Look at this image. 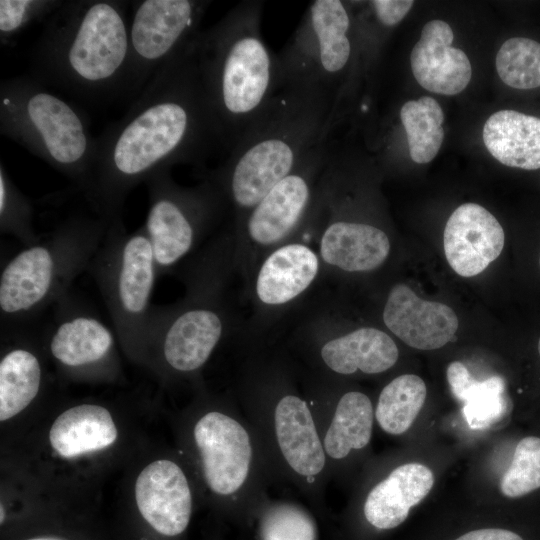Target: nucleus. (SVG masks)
I'll use <instances>...</instances> for the list:
<instances>
[{"instance_id": "f257e3e1", "label": "nucleus", "mask_w": 540, "mask_h": 540, "mask_svg": "<svg viewBox=\"0 0 540 540\" xmlns=\"http://www.w3.org/2000/svg\"><path fill=\"white\" fill-rule=\"evenodd\" d=\"M194 42L161 67L125 115L97 138L84 195L108 222L122 217L128 194L159 170L176 164L203 166L215 150L222 149L195 61Z\"/></svg>"}, {"instance_id": "f03ea898", "label": "nucleus", "mask_w": 540, "mask_h": 540, "mask_svg": "<svg viewBox=\"0 0 540 540\" xmlns=\"http://www.w3.org/2000/svg\"><path fill=\"white\" fill-rule=\"evenodd\" d=\"M262 1H243L201 31L194 55L222 149L229 152L280 88L277 54L262 36Z\"/></svg>"}, {"instance_id": "7ed1b4c3", "label": "nucleus", "mask_w": 540, "mask_h": 540, "mask_svg": "<svg viewBox=\"0 0 540 540\" xmlns=\"http://www.w3.org/2000/svg\"><path fill=\"white\" fill-rule=\"evenodd\" d=\"M331 112L332 104L322 94L280 85L264 113L224 162L203 172L223 193L234 222L329 137Z\"/></svg>"}, {"instance_id": "20e7f679", "label": "nucleus", "mask_w": 540, "mask_h": 540, "mask_svg": "<svg viewBox=\"0 0 540 540\" xmlns=\"http://www.w3.org/2000/svg\"><path fill=\"white\" fill-rule=\"evenodd\" d=\"M126 1H64L32 54L34 78L75 95L124 93L129 64Z\"/></svg>"}, {"instance_id": "39448f33", "label": "nucleus", "mask_w": 540, "mask_h": 540, "mask_svg": "<svg viewBox=\"0 0 540 540\" xmlns=\"http://www.w3.org/2000/svg\"><path fill=\"white\" fill-rule=\"evenodd\" d=\"M244 415L264 451L272 482L321 505L330 479L311 405L283 360H251L240 383Z\"/></svg>"}, {"instance_id": "423d86ee", "label": "nucleus", "mask_w": 540, "mask_h": 540, "mask_svg": "<svg viewBox=\"0 0 540 540\" xmlns=\"http://www.w3.org/2000/svg\"><path fill=\"white\" fill-rule=\"evenodd\" d=\"M233 250L231 234L216 237L181 268L184 297L152 306L144 353L151 350L171 375H195L229 333L225 288L234 269Z\"/></svg>"}, {"instance_id": "0eeeda50", "label": "nucleus", "mask_w": 540, "mask_h": 540, "mask_svg": "<svg viewBox=\"0 0 540 540\" xmlns=\"http://www.w3.org/2000/svg\"><path fill=\"white\" fill-rule=\"evenodd\" d=\"M108 224L98 215H74L11 256L0 273L1 327H22L67 295L88 270Z\"/></svg>"}, {"instance_id": "6e6552de", "label": "nucleus", "mask_w": 540, "mask_h": 540, "mask_svg": "<svg viewBox=\"0 0 540 540\" xmlns=\"http://www.w3.org/2000/svg\"><path fill=\"white\" fill-rule=\"evenodd\" d=\"M0 132L87 189L97 138L83 114L47 90L33 76L7 78L0 85Z\"/></svg>"}, {"instance_id": "1a4fd4ad", "label": "nucleus", "mask_w": 540, "mask_h": 540, "mask_svg": "<svg viewBox=\"0 0 540 540\" xmlns=\"http://www.w3.org/2000/svg\"><path fill=\"white\" fill-rule=\"evenodd\" d=\"M201 481L221 504L259 513L272 482L261 442L246 416L224 405L197 412L187 433Z\"/></svg>"}, {"instance_id": "9d476101", "label": "nucleus", "mask_w": 540, "mask_h": 540, "mask_svg": "<svg viewBox=\"0 0 540 540\" xmlns=\"http://www.w3.org/2000/svg\"><path fill=\"white\" fill-rule=\"evenodd\" d=\"M94 279L122 345L144 353L151 298L159 277L143 226L128 232L122 217L111 220L87 270Z\"/></svg>"}, {"instance_id": "9b49d317", "label": "nucleus", "mask_w": 540, "mask_h": 540, "mask_svg": "<svg viewBox=\"0 0 540 540\" xmlns=\"http://www.w3.org/2000/svg\"><path fill=\"white\" fill-rule=\"evenodd\" d=\"M352 17L341 0H314L277 54L280 85L325 96L332 104L328 128L340 108L346 72L354 54Z\"/></svg>"}, {"instance_id": "f8f14e48", "label": "nucleus", "mask_w": 540, "mask_h": 540, "mask_svg": "<svg viewBox=\"0 0 540 540\" xmlns=\"http://www.w3.org/2000/svg\"><path fill=\"white\" fill-rule=\"evenodd\" d=\"M148 210L142 225L150 241L159 277L186 261L228 209L218 186L208 177L192 187L177 184L171 169L145 182Z\"/></svg>"}, {"instance_id": "ddd939ff", "label": "nucleus", "mask_w": 540, "mask_h": 540, "mask_svg": "<svg viewBox=\"0 0 540 540\" xmlns=\"http://www.w3.org/2000/svg\"><path fill=\"white\" fill-rule=\"evenodd\" d=\"M331 147L332 137L320 142L290 174L234 222V258L244 250L261 258L301 233L313 210Z\"/></svg>"}, {"instance_id": "4468645a", "label": "nucleus", "mask_w": 540, "mask_h": 540, "mask_svg": "<svg viewBox=\"0 0 540 540\" xmlns=\"http://www.w3.org/2000/svg\"><path fill=\"white\" fill-rule=\"evenodd\" d=\"M211 1L138 0L132 2L129 64L125 92L139 95L156 72L196 39Z\"/></svg>"}, {"instance_id": "2eb2a0df", "label": "nucleus", "mask_w": 540, "mask_h": 540, "mask_svg": "<svg viewBox=\"0 0 540 540\" xmlns=\"http://www.w3.org/2000/svg\"><path fill=\"white\" fill-rule=\"evenodd\" d=\"M303 391L314 414L331 478L369 446L374 406L365 393L338 392L330 379L313 374L306 377Z\"/></svg>"}, {"instance_id": "dca6fc26", "label": "nucleus", "mask_w": 540, "mask_h": 540, "mask_svg": "<svg viewBox=\"0 0 540 540\" xmlns=\"http://www.w3.org/2000/svg\"><path fill=\"white\" fill-rule=\"evenodd\" d=\"M315 234L324 269L346 273L369 272L380 267L390 253L388 235L368 222L345 217L318 195L308 220Z\"/></svg>"}, {"instance_id": "f3484780", "label": "nucleus", "mask_w": 540, "mask_h": 540, "mask_svg": "<svg viewBox=\"0 0 540 540\" xmlns=\"http://www.w3.org/2000/svg\"><path fill=\"white\" fill-rule=\"evenodd\" d=\"M48 327V350L69 371L110 370L115 335L102 319L70 292L54 306Z\"/></svg>"}, {"instance_id": "a211bd4d", "label": "nucleus", "mask_w": 540, "mask_h": 540, "mask_svg": "<svg viewBox=\"0 0 540 540\" xmlns=\"http://www.w3.org/2000/svg\"><path fill=\"white\" fill-rule=\"evenodd\" d=\"M306 348L311 374L328 379L384 373L399 357L394 340L386 332L369 326L342 334H328L320 327L314 330Z\"/></svg>"}, {"instance_id": "6ab92c4d", "label": "nucleus", "mask_w": 540, "mask_h": 540, "mask_svg": "<svg viewBox=\"0 0 540 540\" xmlns=\"http://www.w3.org/2000/svg\"><path fill=\"white\" fill-rule=\"evenodd\" d=\"M141 520L153 536L181 537L190 524L193 493L184 469L170 459H158L139 473L134 487Z\"/></svg>"}, {"instance_id": "aec40b11", "label": "nucleus", "mask_w": 540, "mask_h": 540, "mask_svg": "<svg viewBox=\"0 0 540 540\" xmlns=\"http://www.w3.org/2000/svg\"><path fill=\"white\" fill-rule=\"evenodd\" d=\"M322 263L317 251L296 238L262 256L252 281L260 309L277 311L298 301L317 281Z\"/></svg>"}, {"instance_id": "412c9836", "label": "nucleus", "mask_w": 540, "mask_h": 540, "mask_svg": "<svg viewBox=\"0 0 540 540\" xmlns=\"http://www.w3.org/2000/svg\"><path fill=\"white\" fill-rule=\"evenodd\" d=\"M505 235L498 220L476 203L460 205L444 229V252L450 267L462 277L483 272L501 254Z\"/></svg>"}, {"instance_id": "4be33fe9", "label": "nucleus", "mask_w": 540, "mask_h": 540, "mask_svg": "<svg viewBox=\"0 0 540 540\" xmlns=\"http://www.w3.org/2000/svg\"><path fill=\"white\" fill-rule=\"evenodd\" d=\"M382 318L391 333L408 346L420 350L443 347L458 329V318L452 308L421 299L402 283L389 291Z\"/></svg>"}, {"instance_id": "5701e85b", "label": "nucleus", "mask_w": 540, "mask_h": 540, "mask_svg": "<svg viewBox=\"0 0 540 540\" xmlns=\"http://www.w3.org/2000/svg\"><path fill=\"white\" fill-rule=\"evenodd\" d=\"M453 39L452 28L443 20H431L423 27L410 64L416 81L426 90L455 95L470 82V61L464 51L452 47Z\"/></svg>"}, {"instance_id": "b1692460", "label": "nucleus", "mask_w": 540, "mask_h": 540, "mask_svg": "<svg viewBox=\"0 0 540 540\" xmlns=\"http://www.w3.org/2000/svg\"><path fill=\"white\" fill-rule=\"evenodd\" d=\"M434 484L432 471L420 463H405L392 469L366 493L362 505L365 521L377 530L402 524L410 509L419 504Z\"/></svg>"}, {"instance_id": "393cba45", "label": "nucleus", "mask_w": 540, "mask_h": 540, "mask_svg": "<svg viewBox=\"0 0 540 540\" xmlns=\"http://www.w3.org/2000/svg\"><path fill=\"white\" fill-rule=\"evenodd\" d=\"M117 435L108 409L83 403L66 409L54 420L49 442L60 457L71 459L110 447Z\"/></svg>"}, {"instance_id": "a878e982", "label": "nucleus", "mask_w": 540, "mask_h": 540, "mask_svg": "<svg viewBox=\"0 0 540 540\" xmlns=\"http://www.w3.org/2000/svg\"><path fill=\"white\" fill-rule=\"evenodd\" d=\"M483 141L500 163L525 170L540 168V118L515 110L492 114L483 127Z\"/></svg>"}, {"instance_id": "bb28decb", "label": "nucleus", "mask_w": 540, "mask_h": 540, "mask_svg": "<svg viewBox=\"0 0 540 540\" xmlns=\"http://www.w3.org/2000/svg\"><path fill=\"white\" fill-rule=\"evenodd\" d=\"M44 379L41 360L24 341L5 348L0 360V420L7 421L37 397Z\"/></svg>"}, {"instance_id": "cd10ccee", "label": "nucleus", "mask_w": 540, "mask_h": 540, "mask_svg": "<svg viewBox=\"0 0 540 540\" xmlns=\"http://www.w3.org/2000/svg\"><path fill=\"white\" fill-rule=\"evenodd\" d=\"M426 385L414 374H402L381 390L374 409L375 420L390 435L408 431L426 399Z\"/></svg>"}, {"instance_id": "c85d7f7f", "label": "nucleus", "mask_w": 540, "mask_h": 540, "mask_svg": "<svg viewBox=\"0 0 540 540\" xmlns=\"http://www.w3.org/2000/svg\"><path fill=\"white\" fill-rule=\"evenodd\" d=\"M404 127L409 154L418 163H428L435 158L444 139V113L432 97L405 102L399 111Z\"/></svg>"}, {"instance_id": "c756f323", "label": "nucleus", "mask_w": 540, "mask_h": 540, "mask_svg": "<svg viewBox=\"0 0 540 540\" xmlns=\"http://www.w3.org/2000/svg\"><path fill=\"white\" fill-rule=\"evenodd\" d=\"M455 398L463 403V415L473 430H483L498 423L512 408L500 376L483 381L472 377Z\"/></svg>"}, {"instance_id": "7c9ffc66", "label": "nucleus", "mask_w": 540, "mask_h": 540, "mask_svg": "<svg viewBox=\"0 0 540 540\" xmlns=\"http://www.w3.org/2000/svg\"><path fill=\"white\" fill-rule=\"evenodd\" d=\"M257 516L261 540H317L315 521L300 504L268 498Z\"/></svg>"}, {"instance_id": "2f4dec72", "label": "nucleus", "mask_w": 540, "mask_h": 540, "mask_svg": "<svg viewBox=\"0 0 540 540\" xmlns=\"http://www.w3.org/2000/svg\"><path fill=\"white\" fill-rule=\"evenodd\" d=\"M500 79L515 89L540 86V43L525 37H513L500 47L495 60Z\"/></svg>"}, {"instance_id": "473e14b6", "label": "nucleus", "mask_w": 540, "mask_h": 540, "mask_svg": "<svg viewBox=\"0 0 540 540\" xmlns=\"http://www.w3.org/2000/svg\"><path fill=\"white\" fill-rule=\"evenodd\" d=\"M0 231L16 238L23 246L34 244L40 236L33 227V206L14 184L0 163Z\"/></svg>"}, {"instance_id": "72a5a7b5", "label": "nucleus", "mask_w": 540, "mask_h": 540, "mask_svg": "<svg viewBox=\"0 0 540 540\" xmlns=\"http://www.w3.org/2000/svg\"><path fill=\"white\" fill-rule=\"evenodd\" d=\"M540 488V438L525 437L517 444L512 462L500 481L502 494L522 497Z\"/></svg>"}, {"instance_id": "f704fd0d", "label": "nucleus", "mask_w": 540, "mask_h": 540, "mask_svg": "<svg viewBox=\"0 0 540 540\" xmlns=\"http://www.w3.org/2000/svg\"><path fill=\"white\" fill-rule=\"evenodd\" d=\"M63 3L64 1L54 0H1V43L10 44L30 24L38 20H46Z\"/></svg>"}, {"instance_id": "c9c22d12", "label": "nucleus", "mask_w": 540, "mask_h": 540, "mask_svg": "<svg viewBox=\"0 0 540 540\" xmlns=\"http://www.w3.org/2000/svg\"><path fill=\"white\" fill-rule=\"evenodd\" d=\"M411 0H374L371 4L380 21L389 27L398 24L413 6Z\"/></svg>"}, {"instance_id": "e433bc0d", "label": "nucleus", "mask_w": 540, "mask_h": 540, "mask_svg": "<svg viewBox=\"0 0 540 540\" xmlns=\"http://www.w3.org/2000/svg\"><path fill=\"white\" fill-rule=\"evenodd\" d=\"M455 540H523L517 533L502 528H482L469 531Z\"/></svg>"}, {"instance_id": "4c0bfd02", "label": "nucleus", "mask_w": 540, "mask_h": 540, "mask_svg": "<svg viewBox=\"0 0 540 540\" xmlns=\"http://www.w3.org/2000/svg\"><path fill=\"white\" fill-rule=\"evenodd\" d=\"M19 540H70L64 536L55 534H39L20 538Z\"/></svg>"}, {"instance_id": "58836bf2", "label": "nucleus", "mask_w": 540, "mask_h": 540, "mask_svg": "<svg viewBox=\"0 0 540 540\" xmlns=\"http://www.w3.org/2000/svg\"><path fill=\"white\" fill-rule=\"evenodd\" d=\"M538 352H539V355H540V338H539V341H538Z\"/></svg>"}, {"instance_id": "ea45409f", "label": "nucleus", "mask_w": 540, "mask_h": 540, "mask_svg": "<svg viewBox=\"0 0 540 540\" xmlns=\"http://www.w3.org/2000/svg\"><path fill=\"white\" fill-rule=\"evenodd\" d=\"M539 263H540V259H539Z\"/></svg>"}]
</instances>
